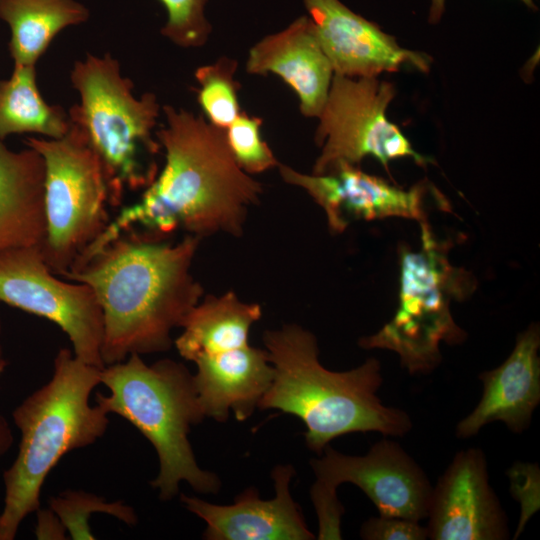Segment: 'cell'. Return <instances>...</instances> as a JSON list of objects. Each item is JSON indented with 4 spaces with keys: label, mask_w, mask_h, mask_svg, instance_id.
Here are the masks:
<instances>
[{
    "label": "cell",
    "mask_w": 540,
    "mask_h": 540,
    "mask_svg": "<svg viewBox=\"0 0 540 540\" xmlns=\"http://www.w3.org/2000/svg\"><path fill=\"white\" fill-rule=\"evenodd\" d=\"M165 125L155 132L165 164L140 200L123 206L103 234L73 266L121 235L161 242L182 229L199 239L224 232L240 236L262 186L234 160L225 132L201 115L162 107Z\"/></svg>",
    "instance_id": "1"
},
{
    "label": "cell",
    "mask_w": 540,
    "mask_h": 540,
    "mask_svg": "<svg viewBox=\"0 0 540 540\" xmlns=\"http://www.w3.org/2000/svg\"><path fill=\"white\" fill-rule=\"evenodd\" d=\"M200 239L177 244L121 235L60 277L88 285L102 310L104 365L168 351L172 330L200 302L191 274Z\"/></svg>",
    "instance_id": "2"
},
{
    "label": "cell",
    "mask_w": 540,
    "mask_h": 540,
    "mask_svg": "<svg viewBox=\"0 0 540 540\" xmlns=\"http://www.w3.org/2000/svg\"><path fill=\"white\" fill-rule=\"evenodd\" d=\"M263 341L274 374L258 408L300 418L310 450L321 455L333 439L349 433L401 437L412 429L407 412L378 397L383 377L376 358L348 371H330L319 361L315 336L297 325L266 331Z\"/></svg>",
    "instance_id": "3"
},
{
    "label": "cell",
    "mask_w": 540,
    "mask_h": 540,
    "mask_svg": "<svg viewBox=\"0 0 540 540\" xmlns=\"http://www.w3.org/2000/svg\"><path fill=\"white\" fill-rule=\"evenodd\" d=\"M100 371L61 348L50 380L12 412L21 436L16 458L3 473L0 540H13L25 517L40 508L42 486L60 459L105 434L109 414L90 404L92 391L101 384Z\"/></svg>",
    "instance_id": "4"
},
{
    "label": "cell",
    "mask_w": 540,
    "mask_h": 540,
    "mask_svg": "<svg viewBox=\"0 0 540 540\" xmlns=\"http://www.w3.org/2000/svg\"><path fill=\"white\" fill-rule=\"evenodd\" d=\"M100 383L109 394L96 393L95 403L129 421L154 447L159 472L150 485L161 500L177 496L182 481L203 494L219 490V478L199 467L188 438L205 416L184 364L165 358L147 365L141 355L131 354L102 367Z\"/></svg>",
    "instance_id": "5"
},
{
    "label": "cell",
    "mask_w": 540,
    "mask_h": 540,
    "mask_svg": "<svg viewBox=\"0 0 540 540\" xmlns=\"http://www.w3.org/2000/svg\"><path fill=\"white\" fill-rule=\"evenodd\" d=\"M70 80L80 102L69 109V120L101 164L110 206L119 207L127 191L145 190L159 173L162 147L154 128L161 107L152 92L134 95L110 53L75 61Z\"/></svg>",
    "instance_id": "6"
},
{
    "label": "cell",
    "mask_w": 540,
    "mask_h": 540,
    "mask_svg": "<svg viewBox=\"0 0 540 540\" xmlns=\"http://www.w3.org/2000/svg\"><path fill=\"white\" fill-rule=\"evenodd\" d=\"M420 224V247L399 250L398 306L377 333L363 337L365 349L397 353L410 374H426L441 362L440 344L462 343L466 333L451 314L453 301H462L474 288L471 273L449 260L451 244L440 240L427 220Z\"/></svg>",
    "instance_id": "7"
},
{
    "label": "cell",
    "mask_w": 540,
    "mask_h": 540,
    "mask_svg": "<svg viewBox=\"0 0 540 540\" xmlns=\"http://www.w3.org/2000/svg\"><path fill=\"white\" fill-rule=\"evenodd\" d=\"M25 145L43 158L45 263L61 276L110 223L109 194L101 164L79 129L70 122L61 138L28 137Z\"/></svg>",
    "instance_id": "8"
},
{
    "label": "cell",
    "mask_w": 540,
    "mask_h": 540,
    "mask_svg": "<svg viewBox=\"0 0 540 540\" xmlns=\"http://www.w3.org/2000/svg\"><path fill=\"white\" fill-rule=\"evenodd\" d=\"M394 85L376 77L350 78L334 74L319 115L316 143L322 146L312 174H324L341 163L358 165L377 159L389 173V162L411 158L420 166L433 159L415 151L408 138L387 119Z\"/></svg>",
    "instance_id": "9"
},
{
    "label": "cell",
    "mask_w": 540,
    "mask_h": 540,
    "mask_svg": "<svg viewBox=\"0 0 540 540\" xmlns=\"http://www.w3.org/2000/svg\"><path fill=\"white\" fill-rule=\"evenodd\" d=\"M45 263L41 247L0 254V303L56 324L82 361L102 368L103 316L92 289L58 278Z\"/></svg>",
    "instance_id": "10"
},
{
    "label": "cell",
    "mask_w": 540,
    "mask_h": 540,
    "mask_svg": "<svg viewBox=\"0 0 540 540\" xmlns=\"http://www.w3.org/2000/svg\"><path fill=\"white\" fill-rule=\"evenodd\" d=\"M320 456L311 460L316 482L310 493L315 508L337 504L336 489L348 482L366 494L379 515L419 522L427 518L433 487L397 442L383 438L363 456L342 454L327 445Z\"/></svg>",
    "instance_id": "11"
},
{
    "label": "cell",
    "mask_w": 540,
    "mask_h": 540,
    "mask_svg": "<svg viewBox=\"0 0 540 540\" xmlns=\"http://www.w3.org/2000/svg\"><path fill=\"white\" fill-rule=\"evenodd\" d=\"M277 167L286 183L304 189L324 210L333 233L343 232L355 220H426L425 200L432 188L424 182L406 190L347 163L319 175L303 174L280 163Z\"/></svg>",
    "instance_id": "12"
},
{
    "label": "cell",
    "mask_w": 540,
    "mask_h": 540,
    "mask_svg": "<svg viewBox=\"0 0 540 540\" xmlns=\"http://www.w3.org/2000/svg\"><path fill=\"white\" fill-rule=\"evenodd\" d=\"M426 526L432 540H504L507 517L490 486L483 451H459L432 488Z\"/></svg>",
    "instance_id": "13"
},
{
    "label": "cell",
    "mask_w": 540,
    "mask_h": 540,
    "mask_svg": "<svg viewBox=\"0 0 540 540\" xmlns=\"http://www.w3.org/2000/svg\"><path fill=\"white\" fill-rule=\"evenodd\" d=\"M319 43L334 74L350 78L377 77L405 64L427 72L431 58L398 45L375 23L354 13L339 0H303Z\"/></svg>",
    "instance_id": "14"
},
{
    "label": "cell",
    "mask_w": 540,
    "mask_h": 540,
    "mask_svg": "<svg viewBox=\"0 0 540 540\" xmlns=\"http://www.w3.org/2000/svg\"><path fill=\"white\" fill-rule=\"evenodd\" d=\"M294 469L277 465L272 471L275 497L263 500L255 488L237 495L230 505H217L197 497L180 495L182 504L206 523L207 540H312L302 512L294 502L289 484Z\"/></svg>",
    "instance_id": "15"
},
{
    "label": "cell",
    "mask_w": 540,
    "mask_h": 540,
    "mask_svg": "<svg viewBox=\"0 0 540 540\" xmlns=\"http://www.w3.org/2000/svg\"><path fill=\"white\" fill-rule=\"evenodd\" d=\"M539 347V326L531 324L517 336L500 366L479 375L483 393L473 411L456 425L458 438L472 437L494 421L503 422L514 433L528 428L540 402Z\"/></svg>",
    "instance_id": "16"
},
{
    "label": "cell",
    "mask_w": 540,
    "mask_h": 540,
    "mask_svg": "<svg viewBox=\"0 0 540 540\" xmlns=\"http://www.w3.org/2000/svg\"><path fill=\"white\" fill-rule=\"evenodd\" d=\"M246 70L281 77L296 92L306 117H319L334 75L308 16L256 43L249 51Z\"/></svg>",
    "instance_id": "17"
},
{
    "label": "cell",
    "mask_w": 540,
    "mask_h": 540,
    "mask_svg": "<svg viewBox=\"0 0 540 540\" xmlns=\"http://www.w3.org/2000/svg\"><path fill=\"white\" fill-rule=\"evenodd\" d=\"M193 375L200 408L205 417L224 422L233 411L244 421L258 408L273 379L265 350L249 344L196 357Z\"/></svg>",
    "instance_id": "18"
},
{
    "label": "cell",
    "mask_w": 540,
    "mask_h": 540,
    "mask_svg": "<svg viewBox=\"0 0 540 540\" xmlns=\"http://www.w3.org/2000/svg\"><path fill=\"white\" fill-rule=\"evenodd\" d=\"M45 168L42 156L27 147L9 149L0 140V254L42 247L46 236Z\"/></svg>",
    "instance_id": "19"
},
{
    "label": "cell",
    "mask_w": 540,
    "mask_h": 540,
    "mask_svg": "<svg viewBox=\"0 0 540 540\" xmlns=\"http://www.w3.org/2000/svg\"><path fill=\"white\" fill-rule=\"evenodd\" d=\"M261 314L258 304L243 302L232 291L207 296L186 316L183 331L173 344L191 362L201 355L245 346L250 328Z\"/></svg>",
    "instance_id": "20"
},
{
    "label": "cell",
    "mask_w": 540,
    "mask_h": 540,
    "mask_svg": "<svg viewBox=\"0 0 540 540\" xmlns=\"http://www.w3.org/2000/svg\"><path fill=\"white\" fill-rule=\"evenodd\" d=\"M88 17V9L75 0H0L14 66H36L58 33Z\"/></svg>",
    "instance_id": "21"
},
{
    "label": "cell",
    "mask_w": 540,
    "mask_h": 540,
    "mask_svg": "<svg viewBox=\"0 0 540 540\" xmlns=\"http://www.w3.org/2000/svg\"><path fill=\"white\" fill-rule=\"evenodd\" d=\"M70 128L68 113L48 104L38 88L36 66H14L8 79L0 80V140L13 134L63 137Z\"/></svg>",
    "instance_id": "22"
},
{
    "label": "cell",
    "mask_w": 540,
    "mask_h": 540,
    "mask_svg": "<svg viewBox=\"0 0 540 540\" xmlns=\"http://www.w3.org/2000/svg\"><path fill=\"white\" fill-rule=\"evenodd\" d=\"M236 68L235 60L224 57L195 71L200 85L197 101L208 122L222 130L227 129L241 113L239 83L233 78Z\"/></svg>",
    "instance_id": "23"
},
{
    "label": "cell",
    "mask_w": 540,
    "mask_h": 540,
    "mask_svg": "<svg viewBox=\"0 0 540 540\" xmlns=\"http://www.w3.org/2000/svg\"><path fill=\"white\" fill-rule=\"evenodd\" d=\"M49 507L74 540L95 539L88 523L94 513L111 515L127 525L138 521L131 506L120 501L107 502L103 497L82 490H65L51 497Z\"/></svg>",
    "instance_id": "24"
},
{
    "label": "cell",
    "mask_w": 540,
    "mask_h": 540,
    "mask_svg": "<svg viewBox=\"0 0 540 540\" xmlns=\"http://www.w3.org/2000/svg\"><path fill=\"white\" fill-rule=\"evenodd\" d=\"M262 119L241 112L224 130L226 142L237 165L247 174H258L279 162L260 136Z\"/></svg>",
    "instance_id": "25"
},
{
    "label": "cell",
    "mask_w": 540,
    "mask_h": 540,
    "mask_svg": "<svg viewBox=\"0 0 540 540\" xmlns=\"http://www.w3.org/2000/svg\"><path fill=\"white\" fill-rule=\"evenodd\" d=\"M167 11L161 30L164 37L180 47H198L206 43L211 26L204 8L207 0H159Z\"/></svg>",
    "instance_id": "26"
},
{
    "label": "cell",
    "mask_w": 540,
    "mask_h": 540,
    "mask_svg": "<svg viewBox=\"0 0 540 540\" xmlns=\"http://www.w3.org/2000/svg\"><path fill=\"white\" fill-rule=\"evenodd\" d=\"M360 536L366 540L428 539L426 526L419 521L382 515L366 520L361 526Z\"/></svg>",
    "instance_id": "27"
},
{
    "label": "cell",
    "mask_w": 540,
    "mask_h": 540,
    "mask_svg": "<svg viewBox=\"0 0 540 540\" xmlns=\"http://www.w3.org/2000/svg\"><path fill=\"white\" fill-rule=\"evenodd\" d=\"M36 513L35 536L37 539H66V529L51 509L41 510L39 508Z\"/></svg>",
    "instance_id": "28"
},
{
    "label": "cell",
    "mask_w": 540,
    "mask_h": 540,
    "mask_svg": "<svg viewBox=\"0 0 540 540\" xmlns=\"http://www.w3.org/2000/svg\"><path fill=\"white\" fill-rule=\"evenodd\" d=\"M14 441L10 424L5 416L0 413V459L11 448Z\"/></svg>",
    "instance_id": "29"
},
{
    "label": "cell",
    "mask_w": 540,
    "mask_h": 540,
    "mask_svg": "<svg viewBox=\"0 0 540 540\" xmlns=\"http://www.w3.org/2000/svg\"><path fill=\"white\" fill-rule=\"evenodd\" d=\"M526 6L532 9H536L534 0H521ZM445 0H431L429 21L436 23L440 20L444 12Z\"/></svg>",
    "instance_id": "30"
},
{
    "label": "cell",
    "mask_w": 540,
    "mask_h": 540,
    "mask_svg": "<svg viewBox=\"0 0 540 540\" xmlns=\"http://www.w3.org/2000/svg\"><path fill=\"white\" fill-rule=\"evenodd\" d=\"M1 332H2V327H1V319H0V339H1ZM6 367H7V360H6L5 356H4L2 344H1V341H0V378H1L2 374L4 373Z\"/></svg>",
    "instance_id": "31"
}]
</instances>
